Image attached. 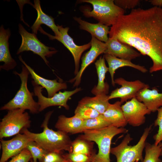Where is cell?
Wrapping results in <instances>:
<instances>
[{"mask_svg":"<svg viewBox=\"0 0 162 162\" xmlns=\"http://www.w3.org/2000/svg\"><path fill=\"white\" fill-rule=\"evenodd\" d=\"M109 38H116L149 57L153 63L150 73L162 70V8L131 9L112 26Z\"/></svg>","mask_w":162,"mask_h":162,"instance_id":"6da1fadb","label":"cell"},{"mask_svg":"<svg viewBox=\"0 0 162 162\" xmlns=\"http://www.w3.org/2000/svg\"><path fill=\"white\" fill-rule=\"evenodd\" d=\"M53 111L48 112L45 116L41 125L43 128L41 133L32 132L28 128H24L21 133L31 138L47 152H53L60 154L63 151L71 153L72 141L68 134L62 131H55L49 128L48 123Z\"/></svg>","mask_w":162,"mask_h":162,"instance_id":"7a4b0ae2","label":"cell"},{"mask_svg":"<svg viewBox=\"0 0 162 162\" xmlns=\"http://www.w3.org/2000/svg\"><path fill=\"white\" fill-rule=\"evenodd\" d=\"M128 132L124 128H118L111 125L101 129L85 131L80 136L98 145V152L94 155L93 161L110 162V146L112 138L118 134Z\"/></svg>","mask_w":162,"mask_h":162,"instance_id":"3957f363","label":"cell"},{"mask_svg":"<svg viewBox=\"0 0 162 162\" xmlns=\"http://www.w3.org/2000/svg\"><path fill=\"white\" fill-rule=\"evenodd\" d=\"M18 75L21 80V86L13 98L0 108V110H8L21 109L28 110L30 113L34 114L40 112V106L38 102L34 101L33 97V93L28 90L27 83L30 73L26 67L22 65V71L20 73L14 71Z\"/></svg>","mask_w":162,"mask_h":162,"instance_id":"277c9868","label":"cell"},{"mask_svg":"<svg viewBox=\"0 0 162 162\" xmlns=\"http://www.w3.org/2000/svg\"><path fill=\"white\" fill-rule=\"evenodd\" d=\"M152 125L145 129L139 140L135 145H128L132 138L127 134L122 142L117 146L111 148L110 153L114 155L116 162H143L142 152L146 140L152 129Z\"/></svg>","mask_w":162,"mask_h":162,"instance_id":"5b68a950","label":"cell"},{"mask_svg":"<svg viewBox=\"0 0 162 162\" xmlns=\"http://www.w3.org/2000/svg\"><path fill=\"white\" fill-rule=\"evenodd\" d=\"M81 2L91 4L93 10L85 8L82 12L88 17H93L99 23L107 26H112L118 18L124 14L125 10L116 5L113 0H82Z\"/></svg>","mask_w":162,"mask_h":162,"instance_id":"8992f818","label":"cell"},{"mask_svg":"<svg viewBox=\"0 0 162 162\" xmlns=\"http://www.w3.org/2000/svg\"><path fill=\"white\" fill-rule=\"evenodd\" d=\"M31 121L28 113L21 109L8 110L0 122V138L9 137L30 127Z\"/></svg>","mask_w":162,"mask_h":162,"instance_id":"52a82bcc","label":"cell"},{"mask_svg":"<svg viewBox=\"0 0 162 162\" xmlns=\"http://www.w3.org/2000/svg\"><path fill=\"white\" fill-rule=\"evenodd\" d=\"M19 33L22 39L21 45L17 54L25 51H30L39 56L48 65L49 62L46 57H49L55 54L57 51L52 47L45 45L37 38L36 34L28 32L21 24H19Z\"/></svg>","mask_w":162,"mask_h":162,"instance_id":"ba28073f","label":"cell"},{"mask_svg":"<svg viewBox=\"0 0 162 162\" xmlns=\"http://www.w3.org/2000/svg\"><path fill=\"white\" fill-rule=\"evenodd\" d=\"M57 26L59 33L57 36L52 35L47 33L41 27L38 30L41 33L47 35L50 40L56 39L61 42L70 52L74 58L75 65L74 73L76 75L79 71L80 62L82 54L84 51L91 47V43L81 46L77 45L68 33L69 28H64L62 25Z\"/></svg>","mask_w":162,"mask_h":162,"instance_id":"9c48e42d","label":"cell"},{"mask_svg":"<svg viewBox=\"0 0 162 162\" xmlns=\"http://www.w3.org/2000/svg\"><path fill=\"white\" fill-rule=\"evenodd\" d=\"M32 83L34 87V95L38 98L39 112L48 107L53 106H62L66 110H69V107L67 104V101L72 96L81 90V88H77L71 91H64L63 92L60 91L52 97H46L42 94L43 88L41 86L37 84L33 80L32 81Z\"/></svg>","mask_w":162,"mask_h":162,"instance_id":"30bf717a","label":"cell"},{"mask_svg":"<svg viewBox=\"0 0 162 162\" xmlns=\"http://www.w3.org/2000/svg\"><path fill=\"white\" fill-rule=\"evenodd\" d=\"M114 81L115 84L121 87L111 92L109 95V99L119 98L122 103L136 97L138 93L143 89L149 88L148 85L140 80L129 81L122 77H119L115 80Z\"/></svg>","mask_w":162,"mask_h":162,"instance_id":"8fae6325","label":"cell"},{"mask_svg":"<svg viewBox=\"0 0 162 162\" xmlns=\"http://www.w3.org/2000/svg\"><path fill=\"white\" fill-rule=\"evenodd\" d=\"M122 107L128 124L134 127L144 124L146 115L151 113L146 106L136 97L125 102L122 105Z\"/></svg>","mask_w":162,"mask_h":162,"instance_id":"7c38bea8","label":"cell"},{"mask_svg":"<svg viewBox=\"0 0 162 162\" xmlns=\"http://www.w3.org/2000/svg\"><path fill=\"white\" fill-rule=\"evenodd\" d=\"M32 141V139L26 134L20 133L9 140L1 139L2 152L0 162H6L10 158L18 154Z\"/></svg>","mask_w":162,"mask_h":162,"instance_id":"4fadbf2b","label":"cell"},{"mask_svg":"<svg viewBox=\"0 0 162 162\" xmlns=\"http://www.w3.org/2000/svg\"><path fill=\"white\" fill-rule=\"evenodd\" d=\"M90 42L91 47L89 51L86 52L82 58V64L80 70L75 76L69 81L70 83L74 82V87H77L81 81L82 76L86 68L93 62L100 54L104 53L106 49L105 43L98 40L92 36Z\"/></svg>","mask_w":162,"mask_h":162,"instance_id":"5bb4252c","label":"cell"},{"mask_svg":"<svg viewBox=\"0 0 162 162\" xmlns=\"http://www.w3.org/2000/svg\"><path fill=\"white\" fill-rule=\"evenodd\" d=\"M106 49L104 52L117 58L131 61L141 56L133 47L127 44H124L113 38H109L105 43Z\"/></svg>","mask_w":162,"mask_h":162,"instance_id":"9a60e30c","label":"cell"},{"mask_svg":"<svg viewBox=\"0 0 162 162\" xmlns=\"http://www.w3.org/2000/svg\"><path fill=\"white\" fill-rule=\"evenodd\" d=\"M19 58L28 70L34 82L38 85L42 86L43 88L46 89L48 98L52 97L59 90L67 88L66 83L58 82L56 80H48L41 76L26 63L22 59L21 55L19 56Z\"/></svg>","mask_w":162,"mask_h":162,"instance_id":"2e32d148","label":"cell"},{"mask_svg":"<svg viewBox=\"0 0 162 162\" xmlns=\"http://www.w3.org/2000/svg\"><path fill=\"white\" fill-rule=\"evenodd\" d=\"M11 35L9 28L5 29L3 25L0 28V62H4L0 69L7 71L14 69L17 65L10 54L8 40Z\"/></svg>","mask_w":162,"mask_h":162,"instance_id":"e0dca14e","label":"cell"},{"mask_svg":"<svg viewBox=\"0 0 162 162\" xmlns=\"http://www.w3.org/2000/svg\"><path fill=\"white\" fill-rule=\"evenodd\" d=\"M156 87L152 89L148 88L143 89L137 94L136 98L143 103L152 112L157 111L162 107V93Z\"/></svg>","mask_w":162,"mask_h":162,"instance_id":"ac0fdd59","label":"cell"},{"mask_svg":"<svg viewBox=\"0 0 162 162\" xmlns=\"http://www.w3.org/2000/svg\"><path fill=\"white\" fill-rule=\"evenodd\" d=\"M104 58L108 63V71L111 79L112 84L113 86L115 85L114 78L116 70L119 68L128 67L136 69L142 73H146L148 70L144 66L132 63L131 61L117 58L108 54H105Z\"/></svg>","mask_w":162,"mask_h":162,"instance_id":"d6986e66","label":"cell"},{"mask_svg":"<svg viewBox=\"0 0 162 162\" xmlns=\"http://www.w3.org/2000/svg\"><path fill=\"white\" fill-rule=\"evenodd\" d=\"M83 122V120L75 115L68 117L62 115L58 116L55 127L58 130L75 134L82 133Z\"/></svg>","mask_w":162,"mask_h":162,"instance_id":"ffe728a7","label":"cell"},{"mask_svg":"<svg viewBox=\"0 0 162 162\" xmlns=\"http://www.w3.org/2000/svg\"><path fill=\"white\" fill-rule=\"evenodd\" d=\"M74 18L79 24L80 29L87 31L100 41L105 43L109 39L108 34L110 30L108 26L99 22L91 23L82 20L80 17Z\"/></svg>","mask_w":162,"mask_h":162,"instance_id":"44dd1931","label":"cell"},{"mask_svg":"<svg viewBox=\"0 0 162 162\" xmlns=\"http://www.w3.org/2000/svg\"><path fill=\"white\" fill-rule=\"evenodd\" d=\"M122 104L120 101L110 103L103 114L111 125L118 128H124L128 124L122 109Z\"/></svg>","mask_w":162,"mask_h":162,"instance_id":"7402d4cb","label":"cell"},{"mask_svg":"<svg viewBox=\"0 0 162 162\" xmlns=\"http://www.w3.org/2000/svg\"><path fill=\"white\" fill-rule=\"evenodd\" d=\"M34 7L37 10L38 14L37 18L31 28L33 33L36 34L40 26L44 24L50 27L54 32L55 36L59 33L58 27L55 23L54 19L51 16L46 14L42 11L40 5V1L34 0Z\"/></svg>","mask_w":162,"mask_h":162,"instance_id":"603a6c76","label":"cell"},{"mask_svg":"<svg viewBox=\"0 0 162 162\" xmlns=\"http://www.w3.org/2000/svg\"><path fill=\"white\" fill-rule=\"evenodd\" d=\"M105 93H101L94 97H86L82 98L78 104L92 108L100 114H103L108 108L109 102V95Z\"/></svg>","mask_w":162,"mask_h":162,"instance_id":"cb8c5ba5","label":"cell"},{"mask_svg":"<svg viewBox=\"0 0 162 162\" xmlns=\"http://www.w3.org/2000/svg\"><path fill=\"white\" fill-rule=\"evenodd\" d=\"M104 56H100L95 63L98 77V82L96 86L92 91V93L95 95L101 93H108L109 86L104 82L106 74L108 71V68L105 63Z\"/></svg>","mask_w":162,"mask_h":162,"instance_id":"d4e9b609","label":"cell"},{"mask_svg":"<svg viewBox=\"0 0 162 162\" xmlns=\"http://www.w3.org/2000/svg\"><path fill=\"white\" fill-rule=\"evenodd\" d=\"M71 146V153H82L90 155L94 154H93V143L80 136L72 141Z\"/></svg>","mask_w":162,"mask_h":162,"instance_id":"484cf974","label":"cell"},{"mask_svg":"<svg viewBox=\"0 0 162 162\" xmlns=\"http://www.w3.org/2000/svg\"><path fill=\"white\" fill-rule=\"evenodd\" d=\"M111 125L103 114H100L96 117L83 120L82 133L87 130L102 128Z\"/></svg>","mask_w":162,"mask_h":162,"instance_id":"4316f807","label":"cell"},{"mask_svg":"<svg viewBox=\"0 0 162 162\" xmlns=\"http://www.w3.org/2000/svg\"><path fill=\"white\" fill-rule=\"evenodd\" d=\"M145 155L142 162H160L159 157L162 151V147L159 144L156 145L154 143H146Z\"/></svg>","mask_w":162,"mask_h":162,"instance_id":"83f0119b","label":"cell"},{"mask_svg":"<svg viewBox=\"0 0 162 162\" xmlns=\"http://www.w3.org/2000/svg\"><path fill=\"white\" fill-rule=\"evenodd\" d=\"M74 114L82 120L94 118L100 114L94 109L79 104L75 110Z\"/></svg>","mask_w":162,"mask_h":162,"instance_id":"f1b7e54d","label":"cell"},{"mask_svg":"<svg viewBox=\"0 0 162 162\" xmlns=\"http://www.w3.org/2000/svg\"><path fill=\"white\" fill-rule=\"evenodd\" d=\"M26 148L30 152L34 162H37V160L39 162H41L44 157L48 152L34 141L30 142Z\"/></svg>","mask_w":162,"mask_h":162,"instance_id":"f546056e","label":"cell"},{"mask_svg":"<svg viewBox=\"0 0 162 162\" xmlns=\"http://www.w3.org/2000/svg\"><path fill=\"white\" fill-rule=\"evenodd\" d=\"M95 155H90L82 153H69L63 156L70 162H92Z\"/></svg>","mask_w":162,"mask_h":162,"instance_id":"4dcf8cb0","label":"cell"},{"mask_svg":"<svg viewBox=\"0 0 162 162\" xmlns=\"http://www.w3.org/2000/svg\"><path fill=\"white\" fill-rule=\"evenodd\" d=\"M157 117L154 121V126H158L159 129L157 133L153 137L155 140L154 144L158 145L162 141V107L157 111Z\"/></svg>","mask_w":162,"mask_h":162,"instance_id":"1f68e13d","label":"cell"},{"mask_svg":"<svg viewBox=\"0 0 162 162\" xmlns=\"http://www.w3.org/2000/svg\"><path fill=\"white\" fill-rule=\"evenodd\" d=\"M139 0H115V4L124 10L134 9L140 3Z\"/></svg>","mask_w":162,"mask_h":162,"instance_id":"d6a6232c","label":"cell"},{"mask_svg":"<svg viewBox=\"0 0 162 162\" xmlns=\"http://www.w3.org/2000/svg\"><path fill=\"white\" fill-rule=\"evenodd\" d=\"M32 158L30 152L26 148L18 154L13 157L8 162H28Z\"/></svg>","mask_w":162,"mask_h":162,"instance_id":"836d02e7","label":"cell"},{"mask_svg":"<svg viewBox=\"0 0 162 162\" xmlns=\"http://www.w3.org/2000/svg\"><path fill=\"white\" fill-rule=\"evenodd\" d=\"M66 159L63 155L53 152H48L44 157L41 162H62Z\"/></svg>","mask_w":162,"mask_h":162,"instance_id":"e575fe53","label":"cell"},{"mask_svg":"<svg viewBox=\"0 0 162 162\" xmlns=\"http://www.w3.org/2000/svg\"><path fill=\"white\" fill-rule=\"evenodd\" d=\"M148 2L154 6L160 7L162 6V0H150Z\"/></svg>","mask_w":162,"mask_h":162,"instance_id":"d590c367","label":"cell"},{"mask_svg":"<svg viewBox=\"0 0 162 162\" xmlns=\"http://www.w3.org/2000/svg\"><path fill=\"white\" fill-rule=\"evenodd\" d=\"M31 162H34L33 161ZM62 162H70V161L68 159H66Z\"/></svg>","mask_w":162,"mask_h":162,"instance_id":"8d00e7d4","label":"cell"},{"mask_svg":"<svg viewBox=\"0 0 162 162\" xmlns=\"http://www.w3.org/2000/svg\"><path fill=\"white\" fill-rule=\"evenodd\" d=\"M159 144L160 145V146L162 147V142H160Z\"/></svg>","mask_w":162,"mask_h":162,"instance_id":"74e56055","label":"cell"},{"mask_svg":"<svg viewBox=\"0 0 162 162\" xmlns=\"http://www.w3.org/2000/svg\"><path fill=\"white\" fill-rule=\"evenodd\" d=\"M160 156H161L162 157V151L161 152V155ZM162 162V160H161V162Z\"/></svg>","mask_w":162,"mask_h":162,"instance_id":"f35d334b","label":"cell"},{"mask_svg":"<svg viewBox=\"0 0 162 162\" xmlns=\"http://www.w3.org/2000/svg\"><path fill=\"white\" fill-rule=\"evenodd\" d=\"M92 162H101L98 161H93Z\"/></svg>","mask_w":162,"mask_h":162,"instance_id":"ab89813d","label":"cell"}]
</instances>
